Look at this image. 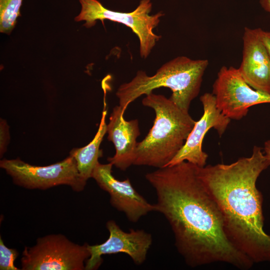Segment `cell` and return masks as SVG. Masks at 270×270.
<instances>
[{
	"mask_svg": "<svg viewBox=\"0 0 270 270\" xmlns=\"http://www.w3.org/2000/svg\"><path fill=\"white\" fill-rule=\"evenodd\" d=\"M0 167L12 178L14 184L26 189L44 190L66 185L80 192L86 184L79 174L76 160L70 155L47 166L32 165L20 158L2 159Z\"/></svg>",
	"mask_w": 270,
	"mask_h": 270,
	"instance_id": "52a82bcc",
	"label": "cell"
},
{
	"mask_svg": "<svg viewBox=\"0 0 270 270\" xmlns=\"http://www.w3.org/2000/svg\"><path fill=\"white\" fill-rule=\"evenodd\" d=\"M18 256L17 250L7 247L0 236V270H20L14 266V261Z\"/></svg>",
	"mask_w": 270,
	"mask_h": 270,
	"instance_id": "2e32d148",
	"label": "cell"
},
{
	"mask_svg": "<svg viewBox=\"0 0 270 270\" xmlns=\"http://www.w3.org/2000/svg\"><path fill=\"white\" fill-rule=\"evenodd\" d=\"M23 0H0V32L10 34L20 16Z\"/></svg>",
	"mask_w": 270,
	"mask_h": 270,
	"instance_id": "9a60e30c",
	"label": "cell"
},
{
	"mask_svg": "<svg viewBox=\"0 0 270 270\" xmlns=\"http://www.w3.org/2000/svg\"><path fill=\"white\" fill-rule=\"evenodd\" d=\"M260 36L270 58V32L264 30L260 28Z\"/></svg>",
	"mask_w": 270,
	"mask_h": 270,
	"instance_id": "ac0fdd59",
	"label": "cell"
},
{
	"mask_svg": "<svg viewBox=\"0 0 270 270\" xmlns=\"http://www.w3.org/2000/svg\"><path fill=\"white\" fill-rule=\"evenodd\" d=\"M80 12L74 18L76 22L84 21V26L90 28L94 26L97 20L104 24V20L122 24L130 28L140 40V52L142 58H146L160 36L156 34L153 30L158 24L162 12L150 15L152 8L150 0H141L137 8L130 12H116L104 6L98 0H78Z\"/></svg>",
	"mask_w": 270,
	"mask_h": 270,
	"instance_id": "5b68a950",
	"label": "cell"
},
{
	"mask_svg": "<svg viewBox=\"0 0 270 270\" xmlns=\"http://www.w3.org/2000/svg\"><path fill=\"white\" fill-rule=\"evenodd\" d=\"M263 150H264L265 156L268 159L270 160V140H266L264 143Z\"/></svg>",
	"mask_w": 270,
	"mask_h": 270,
	"instance_id": "d6986e66",
	"label": "cell"
},
{
	"mask_svg": "<svg viewBox=\"0 0 270 270\" xmlns=\"http://www.w3.org/2000/svg\"><path fill=\"white\" fill-rule=\"evenodd\" d=\"M112 164L96 165L92 176L98 186L108 192L110 204L124 214L128 220L136 222L143 216L155 211L154 204L149 203L132 186L130 180L116 179L112 174Z\"/></svg>",
	"mask_w": 270,
	"mask_h": 270,
	"instance_id": "8fae6325",
	"label": "cell"
},
{
	"mask_svg": "<svg viewBox=\"0 0 270 270\" xmlns=\"http://www.w3.org/2000/svg\"><path fill=\"white\" fill-rule=\"evenodd\" d=\"M106 227L110 234L106 241L98 244H88L90 256L86 261L85 270L98 269L102 262V256L106 254L124 253L137 265L145 262L152 242L150 234L143 230L130 229L126 232L114 220H108Z\"/></svg>",
	"mask_w": 270,
	"mask_h": 270,
	"instance_id": "9c48e42d",
	"label": "cell"
},
{
	"mask_svg": "<svg viewBox=\"0 0 270 270\" xmlns=\"http://www.w3.org/2000/svg\"><path fill=\"white\" fill-rule=\"evenodd\" d=\"M242 61L238 68L254 89L270 94V58L260 36V28L246 27Z\"/></svg>",
	"mask_w": 270,
	"mask_h": 270,
	"instance_id": "7c38bea8",
	"label": "cell"
},
{
	"mask_svg": "<svg viewBox=\"0 0 270 270\" xmlns=\"http://www.w3.org/2000/svg\"><path fill=\"white\" fill-rule=\"evenodd\" d=\"M106 114L107 110L104 102L98 129L93 140L86 146L80 148H74L70 152V155L76 160L80 178L86 182L92 178L93 171L98 162V158L102 156L100 146L107 132V124L106 123Z\"/></svg>",
	"mask_w": 270,
	"mask_h": 270,
	"instance_id": "5bb4252c",
	"label": "cell"
},
{
	"mask_svg": "<svg viewBox=\"0 0 270 270\" xmlns=\"http://www.w3.org/2000/svg\"><path fill=\"white\" fill-rule=\"evenodd\" d=\"M10 127L6 120L0 119V157L6 152L10 141Z\"/></svg>",
	"mask_w": 270,
	"mask_h": 270,
	"instance_id": "e0dca14e",
	"label": "cell"
},
{
	"mask_svg": "<svg viewBox=\"0 0 270 270\" xmlns=\"http://www.w3.org/2000/svg\"><path fill=\"white\" fill-rule=\"evenodd\" d=\"M156 118L146 138L138 142L134 165L164 167L181 150L196 121L170 98L152 92L142 100Z\"/></svg>",
	"mask_w": 270,
	"mask_h": 270,
	"instance_id": "3957f363",
	"label": "cell"
},
{
	"mask_svg": "<svg viewBox=\"0 0 270 270\" xmlns=\"http://www.w3.org/2000/svg\"><path fill=\"white\" fill-rule=\"evenodd\" d=\"M198 166L184 161L146 174L156 194V212L168 222L176 249L188 266L224 262L249 270L254 263L227 238L222 214L199 176Z\"/></svg>",
	"mask_w": 270,
	"mask_h": 270,
	"instance_id": "6da1fadb",
	"label": "cell"
},
{
	"mask_svg": "<svg viewBox=\"0 0 270 270\" xmlns=\"http://www.w3.org/2000/svg\"><path fill=\"white\" fill-rule=\"evenodd\" d=\"M218 108L230 120H240L252 106L270 104V94L252 88L238 68L222 66L212 86Z\"/></svg>",
	"mask_w": 270,
	"mask_h": 270,
	"instance_id": "ba28073f",
	"label": "cell"
},
{
	"mask_svg": "<svg viewBox=\"0 0 270 270\" xmlns=\"http://www.w3.org/2000/svg\"><path fill=\"white\" fill-rule=\"evenodd\" d=\"M200 100L204 108L202 116L196 122L182 148L166 166L184 161L200 167L205 166L208 155L203 151L202 143L206 134L214 128L222 136L227 128L231 120L218 108L214 95L205 93L200 96Z\"/></svg>",
	"mask_w": 270,
	"mask_h": 270,
	"instance_id": "30bf717a",
	"label": "cell"
},
{
	"mask_svg": "<svg viewBox=\"0 0 270 270\" xmlns=\"http://www.w3.org/2000/svg\"><path fill=\"white\" fill-rule=\"evenodd\" d=\"M208 66L207 60H192L178 56L164 64L152 76L138 71L130 82L121 84L116 96L119 106L124 110L128 104L142 94H148L156 88H170V98L180 109L188 112L192 101L200 92L204 72Z\"/></svg>",
	"mask_w": 270,
	"mask_h": 270,
	"instance_id": "277c9868",
	"label": "cell"
},
{
	"mask_svg": "<svg viewBox=\"0 0 270 270\" xmlns=\"http://www.w3.org/2000/svg\"><path fill=\"white\" fill-rule=\"evenodd\" d=\"M88 244L73 242L62 234L39 238L32 246H25L22 270H84L90 258Z\"/></svg>",
	"mask_w": 270,
	"mask_h": 270,
	"instance_id": "8992f818",
	"label": "cell"
},
{
	"mask_svg": "<svg viewBox=\"0 0 270 270\" xmlns=\"http://www.w3.org/2000/svg\"><path fill=\"white\" fill-rule=\"evenodd\" d=\"M124 112L120 106H114L107 124L108 139L116 148L115 154L108 161L123 171L134 164L136 138L140 134L138 120H126Z\"/></svg>",
	"mask_w": 270,
	"mask_h": 270,
	"instance_id": "4fadbf2b",
	"label": "cell"
},
{
	"mask_svg": "<svg viewBox=\"0 0 270 270\" xmlns=\"http://www.w3.org/2000/svg\"><path fill=\"white\" fill-rule=\"evenodd\" d=\"M270 166L262 148L256 146L250 157L198 168L222 214L227 238L254 264L270 262V234L264 228V198L256 187L258 178Z\"/></svg>",
	"mask_w": 270,
	"mask_h": 270,
	"instance_id": "7a4b0ae2",
	"label": "cell"
},
{
	"mask_svg": "<svg viewBox=\"0 0 270 270\" xmlns=\"http://www.w3.org/2000/svg\"><path fill=\"white\" fill-rule=\"evenodd\" d=\"M259 2L264 10L270 12V0H260Z\"/></svg>",
	"mask_w": 270,
	"mask_h": 270,
	"instance_id": "ffe728a7",
	"label": "cell"
}]
</instances>
